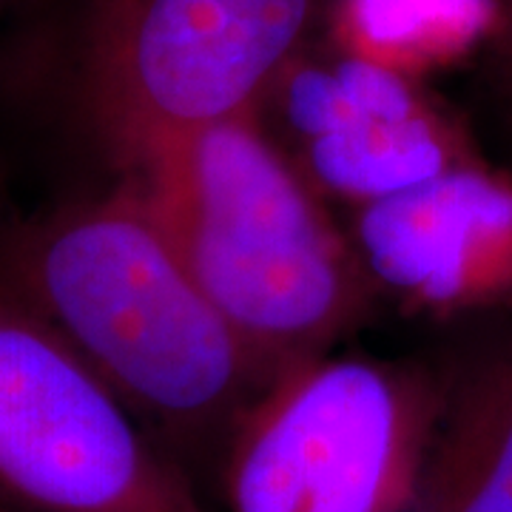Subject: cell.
I'll return each instance as SVG.
<instances>
[{
  "label": "cell",
  "instance_id": "ba28073f",
  "mask_svg": "<svg viewBox=\"0 0 512 512\" xmlns=\"http://www.w3.org/2000/svg\"><path fill=\"white\" fill-rule=\"evenodd\" d=\"M439 379V421L407 512H512V322Z\"/></svg>",
  "mask_w": 512,
  "mask_h": 512
},
{
  "label": "cell",
  "instance_id": "8992f818",
  "mask_svg": "<svg viewBox=\"0 0 512 512\" xmlns=\"http://www.w3.org/2000/svg\"><path fill=\"white\" fill-rule=\"evenodd\" d=\"M271 94L285 111L291 163L319 197L359 208L481 160L439 106L376 60L336 69L293 63Z\"/></svg>",
  "mask_w": 512,
  "mask_h": 512
},
{
  "label": "cell",
  "instance_id": "6da1fadb",
  "mask_svg": "<svg viewBox=\"0 0 512 512\" xmlns=\"http://www.w3.org/2000/svg\"><path fill=\"white\" fill-rule=\"evenodd\" d=\"M0 296L60 333L177 450H222L276 376L208 302L140 194L69 205L0 239Z\"/></svg>",
  "mask_w": 512,
  "mask_h": 512
},
{
  "label": "cell",
  "instance_id": "5b68a950",
  "mask_svg": "<svg viewBox=\"0 0 512 512\" xmlns=\"http://www.w3.org/2000/svg\"><path fill=\"white\" fill-rule=\"evenodd\" d=\"M0 512H205L183 464L94 367L6 296Z\"/></svg>",
  "mask_w": 512,
  "mask_h": 512
},
{
  "label": "cell",
  "instance_id": "9c48e42d",
  "mask_svg": "<svg viewBox=\"0 0 512 512\" xmlns=\"http://www.w3.org/2000/svg\"><path fill=\"white\" fill-rule=\"evenodd\" d=\"M495 43L512 77V0H495Z\"/></svg>",
  "mask_w": 512,
  "mask_h": 512
},
{
  "label": "cell",
  "instance_id": "52a82bcc",
  "mask_svg": "<svg viewBox=\"0 0 512 512\" xmlns=\"http://www.w3.org/2000/svg\"><path fill=\"white\" fill-rule=\"evenodd\" d=\"M353 251L376 291L458 316L512 305V177L484 160L356 208Z\"/></svg>",
  "mask_w": 512,
  "mask_h": 512
},
{
  "label": "cell",
  "instance_id": "7a4b0ae2",
  "mask_svg": "<svg viewBox=\"0 0 512 512\" xmlns=\"http://www.w3.org/2000/svg\"><path fill=\"white\" fill-rule=\"evenodd\" d=\"M126 171L185 271L274 376L330 353L370 313L376 288L353 242L259 111Z\"/></svg>",
  "mask_w": 512,
  "mask_h": 512
},
{
  "label": "cell",
  "instance_id": "3957f363",
  "mask_svg": "<svg viewBox=\"0 0 512 512\" xmlns=\"http://www.w3.org/2000/svg\"><path fill=\"white\" fill-rule=\"evenodd\" d=\"M439 410L424 367L330 353L288 367L222 450L228 512H407Z\"/></svg>",
  "mask_w": 512,
  "mask_h": 512
},
{
  "label": "cell",
  "instance_id": "277c9868",
  "mask_svg": "<svg viewBox=\"0 0 512 512\" xmlns=\"http://www.w3.org/2000/svg\"><path fill=\"white\" fill-rule=\"evenodd\" d=\"M316 0H92L77 92L120 165L262 109Z\"/></svg>",
  "mask_w": 512,
  "mask_h": 512
}]
</instances>
